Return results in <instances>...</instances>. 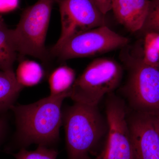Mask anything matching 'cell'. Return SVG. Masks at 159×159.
Segmentation results:
<instances>
[{"instance_id":"cell-6","label":"cell","mask_w":159,"mask_h":159,"mask_svg":"<svg viewBox=\"0 0 159 159\" xmlns=\"http://www.w3.org/2000/svg\"><path fill=\"white\" fill-rule=\"evenodd\" d=\"M129 43L128 38L105 25L71 38L51 55L61 61L92 57L123 48Z\"/></svg>"},{"instance_id":"cell-16","label":"cell","mask_w":159,"mask_h":159,"mask_svg":"<svg viewBox=\"0 0 159 159\" xmlns=\"http://www.w3.org/2000/svg\"><path fill=\"white\" fill-rule=\"evenodd\" d=\"M58 153L55 149L39 145L35 150L29 151L22 148L14 156L16 159H56Z\"/></svg>"},{"instance_id":"cell-11","label":"cell","mask_w":159,"mask_h":159,"mask_svg":"<svg viewBox=\"0 0 159 159\" xmlns=\"http://www.w3.org/2000/svg\"><path fill=\"white\" fill-rule=\"evenodd\" d=\"M23 88L16 80L14 72L0 71V112L14 105Z\"/></svg>"},{"instance_id":"cell-8","label":"cell","mask_w":159,"mask_h":159,"mask_svg":"<svg viewBox=\"0 0 159 159\" xmlns=\"http://www.w3.org/2000/svg\"><path fill=\"white\" fill-rule=\"evenodd\" d=\"M108 95L106 106L107 139L104 150L95 159H134L125 103L113 94Z\"/></svg>"},{"instance_id":"cell-14","label":"cell","mask_w":159,"mask_h":159,"mask_svg":"<svg viewBox=\"0 0 159 159\" xmlns=\"http://www.w3.org/2000/svg\"><path fill=\"white\" fill-rule=\"evenodd\" d=\"M43 74L42 67L39 64L33 61L24 60L20 62L15 75L20 85L31 87L41 81Z\"/></svg>"},{"instance_id":"cell-20","label":"cell","mask_w":159,"mask_h":159,"mask_svg":"<svg viewBox=\"0 0 159 159\" xmlns=\"http://www.w3.org/2000/svg\"><path fill=\"white\" fill-rule=\"evenodd\" d=\"M152 117L154 124L159 135V113L155 114H151Z\"/></svg>"},{"instance_id":"cell-22","label":"cell","mask_w":159,"mask_h":159,"mask_svg":"<svg viewBox=\"0 0 159 159\" xmlns=\"http://www.w3.org/2000/svg\"><path fill=\"white\" fill-rule=\"evenodd\" d=\"M5 21H4V19L3 18L2 16L0 15V28L2 27L3 26L5 25Z\"/></svg>"},{"instance_id":"cell-9","label":"cell","mask_w":159,"mask_h":159,"mask_svg":"<svg viewBox=\"0 0 159 159\" xmlns=\"http://www.w3.org/2000/svg\"><path fill=\"white\" fill-rule=\"evenodd\" d=\"M134 159H159V135L151 114L134 111L128 119Z\"/></svg>"},{"instance_id":"cell-3","label":"cell","mask_w":159,"mask_h":159,"mask_svg":"<svg viewBox=\"0 0 159 159\" xmlns=\"http://www.w3.org/2000/svg\"><path fill=\"white\" fill-rule=\"evenodd\" d=\"M55 0H38L22 13L14 29H10L12 43L17 53L47 61L50 53L45 41L51 12Z\"/></svg>"},{"instance_id":"cell-7","label":"cell","mask_w":159,"mask_h":159,"mask_svg":"<svg viewBox=\"0 0 159 159\" xmlns=\"http://www.w3.org/2000/svg\"><path fill=\"white\" fill-rule=\"evenodd\" d=\"M59 7L61 21L60 36L49 51L50 55L71 38L105 25L102 14L93 0H55Z\"/></svg>"},{"instance_id":"cell-4","label":"cell","mask_w":159,"mask_h":159,"mask_svg":"<svg viewBox=\"0 0 159 159\" xmlns=\"http://www.w3.org/2000/svg\"><path fill=\"white\" fill-rule=\"evenodd\" d=\"M122 76L123 69L116 61L108 57L97 58L76 79L69 97L75 102L98 106L104 96L119 86Z\"/></svg>"},{"instance_id":"cell-21","label":"cell","mask_w":159,"mask_h":159,"mask_svg":"<svg viewBox=\"0 0 159 159\" xmlns=\"http://www.w3.org/2000/svg\"><path fill=\"white\" fill-rule=\"evenodd\" d=\"M6 123L5 121L2 118H0V140L2 137L3 133L5 131Z\"/></svg>"},{"instance_id":"cell-18","label":"cell","mask_w":159,"mask_h":159,"mask_svg":"<svg viewBox=\"0 0 159 159\" xmlns=\"http://www.w3.org/2000/svg\"><path fill=\"white\" fill-rule=\"evenodd\" d=\"M101 12L106 15L107 12L112 10L114 4L117 0H93Z\"/></svg>"},{"instance_id":"cell-12","label":"cell","mask_w":159,"mask_h":159,"mask_svg":"<svg viewBox=\"0 0 159 159\" xmlns=\"http://www.w3.org/2000/svg\"><path fill=\"white\" fill-rule=\"evenodd\" d=\"M75 80L76 73L74 69L64 65L57 68L49 77L50 95L57 96L70 93Z\"/></svg>"},{"instance_id":"cell-13","label":"cell","mask_w":159,"mask_h":159,"mask_svg":"<svg viewBox=\"0 0 159 159\" xmlns=\"http://www.w3.org/2000/svg\"><path fill=\"white\" fill-rule=\"evenodd\" d=\"M17 54L11 40L10 29L6 25L0 28V70L14 72L13 66Z\"/></svg>"},{"instance_id":"cell-5","label":"cell","mask_w":159,"mask_h":159,"mask_svg":"<svg viewBox=\"0 0 159 159\" xmlns=\"http://www.w3.org/2000/svg\"><path fill=\"white\" fill-rule=\"evenodd\" d=\"M126 60L129 76L123 92L134 111L159 113V69L145 64L142 57Z\"/></svg>"},{"instance_id":"cell-19","label":"cell","mask_w":159,"mask_h":159,"mask_svg":"<svg viewBox=\"0 0 159 159\" xmlns=\"http://www.w3.org/2000/svg\"><path fill=\"white\" fill-rule=\"evenodd\" d=\"M19 0H0V13L15 10L18 7Z\"/></svg>"},{"instance_id":"cell-10","label":"cell","mask_w":159,"mask_h":159,"mask_svg":"<svg viewBox=\"0 0 159 159\" xmlns=\"http://www.w3.org/2000/svg\"><path fill=\"white\" fill-rule=\"evenodd\" d=\"M150 0H117L112 11L117 21L131 32L140 31L145 22Z\"/></svg>"},{"instance_id":"cell-17","label":"cell","mask_w":159,"mask_h":159,"mask_svg":"<svg viewBox=\"0 0 159 159\" xmlns=\"http://www.w3.org/2000/svg\"><path fill=\"white\" fill-rule=\"evenodd\" d=\"M159 33V0H150L147 17L141 31Z\"/></svg>"},{"instance_id":"cell-2","label":"cell","mask_w":159,"mask_h":159,"mask_svg":"<svg viewBox=\"0 0 159 159\" xmlns=\"http://www.w3.org/2000/svg\"><path fill=\"white\" fill-rule=\"evenodd\" d=\"M68 159H89L92 152L106 134V118L98 106L75 102L63 116Z\"/></svg>"},{"instance_id":"cell-15","label":"cell","mask_w":159,"mask_h":159,"mask_svg":"<svg viewBox=\"0 0 159 159\" xmlns=\"http://www.w3.org/2000/svg\"><path fill=\"white\" fill-rule=\"evenodd\" d=\"M142 60L146 64L159 69V33H145Z\"/></svg>"},{"instance_id":"cell-1","label":"cell","mask_w":159,"mask_h":159,"mask_svg":"<svg viewBox=\"0 0 159 159\" xmlns=\"http://www.w3.org/2000/svg\"><path fill=\"white\" fill-rule=\"evenodd\" d=\"M69 95V93L50 95L31 104L11 107L18 138L22 145L26 146L34 143L47 146L58 141L63 121L61 106Z\"/></svg>"}]
</instances>
